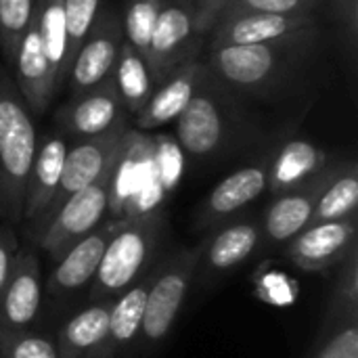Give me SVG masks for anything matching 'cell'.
<instances>
[{"label": "cell", "mask_w": 358, "mask_h": 358, "mask_svg": "<svg viewBox=\"0 0 358 358\" xmlns=\"http://www.w3.org/2000/svg\"><path fill=\"white\" fill-rule=\"evenodd\" d=\"M203 55L176 67L172 73H168L151 92L145 107L136 113V124L143 130H155L159 126H166L170 122H176L178 115L189 105L201 71H203Z\"/></svg>", "instance_id": "obj_20"}, {"label": "cell", "mask_w": 358, "mask_h": 358, "mask_svg": "<svg viewBox=\"0 0 358 358\" xmlns=\"http://www.w3.org/2000/svg\"><path fill=\"white\" fill-rule=\"evenodd\" d=\"M331 34L321 19L296 34L203 52L210 71L260 109L296 126L329 76Z\"/></svg>", "instance_id": "obj_1"}, {"label": "cell", "mask_w": 358, "mask_h": 358, "mask_svg": "<svg viewBox=\"0 0 358 358\" xmlns=\"http://www.w3.org/2000/svg\"><path fill=\"white\" fill-rule=\"evenodd\" d=\"M357 210L358 166L355 159H342L317 201L310 224H319L327 220H342V218L358 214Z\"/></svg>", "instance_id": "obj_26"}, {"label": "cell", "mask_w": 358, "mask_h": 358, "mask_svg": "<svg viewBox=\"0 0 358 358\" xmlns=\"http://www.w3.org/2000/svg\"><path fill=\"white\" fill-rule=\"evenodd\" d=\"M271 149V147H268ZM268 149L254 162L224 176L197 206L193 229L210 233L216 227L241 216L268 187Z\"/></svg>", "instance_id": "obj_10"}, {"label": "cell", "mask_w": 358, "mask_h": 358, "mask_svg": "<svg viewBox=\"0 0 358 358\" xmlns=\"http://www.w3.org/2000/svg\"><path fill=\"white\" fill-rule=\"evenodd\" d=\"M180 4H185L199 23H203L206 27H214V23L218 21V17L227 10V6L231 4V0H178Z\"/></svg>", "instance_id": "obj_36"}, {"label": "cell", "mask_w": 358, "mask_h": 358, "mask_svg": "<svg viewBox=\"0 0 358 358\" xmlns=\"http://www.w3.org/2000/svg\"><path fill=\"white\" fill-rule=\"evenodd\" d=\"M67 147L69 143L61 132L46 134L42 141H38L36 155H34V162L27 174V185H25L23 220H21L25 229L31 227L50 203L55 189L59 185V178H61Z\"/></svg>", "instance_id": "obj_21"}, {"label": "cell", "mask_w": 358, "mask_h": 358, "mask_svg": "<svg viewBox=\"0 0 358 358\" xmlns=\"http://www.w3.org/2000/svg\"><path fill=\"white\" fill-rule=\"evenodd\" d=\"M166 227L168 222L162 210L124 218L101 258L99 271L86 292V302H113L151 273Z\"/></svg>", "instance_id": "obj_4"}, {"label": "cell", "mask_w": 358, "mask_h": 358, "mask_svg": "<svg viewBox=\"0 0 358 358\" xmlns=\"http://www.w3.org/2000/svg\"><path fill=\"white\" fill-rule=\"evenodd\" d=\"M0 358H59L57 344L48 336L0 327Z\"/></svg>", "instance_id": "obj_32"}, {"label": "cell", "mask_w": 358, "mask_h": 358, "mask_svg": "<svg viewBox=\"0 0 358 358\" xmlns=\"http://www.w3.org/2000/svg\"><path fill=\"white\" fill-rule=\"evenodd\" d=\"M38 132L34 115L21 96L13 71L0 67V218L19 227L27 174L36 155Z\"/></svg>", "instance_id": "obj_3"}, {"label": "cell", "mask_w": 358, "mask_h": 358, "mask_svg": "<svg viewBox=\"0 0 358 358\" xmlns=\"http://www.w3.org/2000/svg\"><path fill=\"white\" fill-rule=\"evenodd\" d=\"M358 214L310 224L283 245L285 258L306 273H323L340 266L357 248Z\"/></svg>", "instance_id": "obj_13"}, {"label": "cell", "mask_w": 358, "mask_h": 358, "mask_svg": "<svg viewBox=\"0 0 358 358\" xmlns=\"http://www.w3.org/2000/svg\"><path fill=\"white\" fill-rule=\"evenodd\" d=\"M321 19H325V13L277 15V13H260V10H229L222 13L214 23L208 36L206 50L220 48V46H250V44L271 42L296 34Z\"/></svg>", "instance_id": "obj_16"}, {"label": "cell", "mask_w": 358, "mask_h": 358, "mask_svg": "<svg viewBox=\"0 0 358 358\" xmlns=\"http://www.w3.org/2000/svg\"><path fill=\"white\" fill-rule=\"evenodd\" d=\"M323 13L327 25L336 29L342 50L355 65L358 46V0H323Z\"/></svg>", "instance_id": "obj_31"}, {"label": "cell", "mask_w": 358, "mask_h": 358, "mask_svg": "<svg viewBox=\"0 0 358 358\" xmlns=\"http://www.w3.org/2000/svg\"><path fill=\"white\" fill-rule=\"evenodd\" d=\"M36 0H0V55L4 67L13 69L17 48L34 17Z\"/></svg>", "instance_id": "obj_29"}, {"label": "cell", "mask_w": 358, "mask_h": 358, "mask_svg": "<svg viewBox=\"0 0 358 358\" xmlns=\"http://www.w3.org/2000/svg\"><path fill=\"white\" fill-rule=\"evenodd\" d=\"M122 159L124 157L109 164L94 182L73 193L40 231L34 245L40 248L50 258V262H59L71 245H76L84 235L103 222L111 201L113 178Z\"/></svg>", "instance_id": "obj_7"}, {"label": "cell", "mask_w": 358, "mask_h": 358, "mask_svg": "<svg viewBox=\"0 0 358 358\" xmlns=\"http://www.w3.org/2000/svg\"><path fill=\"white\" fill-rule=\"evenodd\" d=\"M55 117L59 132L71 143L107 134L115 126L128 122L111 76L94 88L73 94L65 105H61Z\"/></svg>", "instance_id": "obj_14"}, {"label": "cell", "mask_w": 358, "mask_h": 358, "mask_svg": "<svg viewBox=\"0 0 358 358\" xmlns=\"http://www.w3.org/2000/svg\"><path fill=\"white\" fill-rule=\"evenodd\" d=\"M151 273H147L141 281H136L130 289H126L120 298L113 300L101 358H120L138 346Z\"/></svg>", "instance_id": "obj_23"}, {"label": "cell", "mask_w": 358, "mask_h": 358, "mask_svg": "<svg viewBox=\"0 0 358 358\" xmlns=\"http://www.w3.org/2000/svg\"><path fill=\"white\" fill-rule=\"evenodd\" d=\"M111 82L124 103V109L132 115H136L145 107L155 88V78L149 69L147 59L138 55L126 40H122L120 44L111 69Z\"/></svg>", "instance_id": "obj_24"}, {"label": "cell", "mask_w": 358, "mask_h": 358, "mask_svg": "<svg viewBox=\"0 0 358 358\" xmlns=\"http://www.w3.org/2000/svg\"><path fill=\"white\" fill-rule=\"evenodd\" d=\"M164 0H124L122 4V31L124 40L138 52L147 55L151 34L155 29Z\"/></svg>", "instance_id": "obj_28"}, {"label": "cell", "mask_w": 358, "mask_h": 358, "mask_svg": "<svg viewBox=\"0 0 358 358\" xmlns=\"http://www.w3.org/2000/svg\"><path fill=\"white\" fill-rule=\"evenodd\" d=\"M229 10H260L277 15H313L323 13V0H231Z\"/></svg>", "instance_id": "obj_34"}, {"label": "cell", "mask_w": 358, "mask_h": 358, "mask_svg": "<svg viewBox=\"0 0 358 358\" xmlns=\"http://www.w3.org/2000/svg\"><path fill=\"white\" fill-rule=\"evenodd\" d=\"M34 19H36L38 31H40V40L44 44L48 65L55 76L57 90H61L67 80V71H69L67 23H65L63 0H36Z\"/></svg>", "instance_id": "obj_25"}, {"label": "cell", "mask_w": 358, "mask_h": 358, "mask_svg": "<svg viewBox=\"0 0 358 358\" xmlns=\"http://www.w3.org/2000/svg\"><path fill=\"white\" fill-rule=\"evenodd\" d=\"M340 162L342 159H338L334 166L313 176L310 180L302 182L300 187H294L273 197L271 206L260 218V224H262L260 250H273V248L285 245L289 239H294L300 231H304L310 224L317 201L323 189L327 187V182L331 180Z\"/></svg>", "instance_id": "obj_15"}, {"label": "cell", "mask_w": 358, "mask_h": 358, "mask_svg": "<svg viewBox=\"0 0 358 358\" xmlns=\"http://www.w3.org/2000/svg\"><path fill=\"white\" fill-rule=\"evenodd\" d=\"M306 358H358V317L321 323Z\"/></svg>", "instance_id": "obj_27"}, {"label": "cell", "mask_w": 358, "mask_h": 358, "mask_svg": "<svg viewBox=\"0 0 358 358\" xmlns=\"http://www.w3.org/2000/svg\"><path fill=\"white\" fill-rule=\"evenodd\" d=\"M262 248V224L256 216H237L201 239V256L195 271V281L210 287L233 271L250 262Z\"/></svg>", "instance_id": "obj_9"}, {"label": "cell", "mask_w": 358, "mask_h": 358, "mask_svg": "<svg viewBox=\"0 0 358 358\" xmlns=\"http://www.w3.org/2000/svg\"><path fill=\"white\" fill-rule=\"evenodd\" d=\"M122 40L124 31L117 8H99V15L84 40L80 42L67 71L65 84L71 96L94 88L111 76Z\"/></svg>", "instance_id": "obj_12"}, {"label": "cell", "mask_w": 358, "mask_h": 358, "mask_svg": "<svg viewBox=\"0 0 358 358\" xmlns=\"http://www.w3.org/2000/svg\"><path fill=\"white\" fill-rule=\"evenodd\" d=\"M344 317H358V245L340 264V275L334 281L323 323Z\"/></svg>", "instance_id": "obj_30"}, {"label": "cell", "mask_w": 358, "mask_h": 358, "mask_svg": "<svg viewBox=\"0 0 358 358\" xmlns=\"http://www.w3.org/2000/svg\"><path fill=\"white\" fill-rule=\"evenodd\" d=\"M275 115L260 109L203 65L199 84L176 120L182 151L199 166H216L254 151H266L283 138Z\"/></svg>", "instance_id": "obj_2"}, {"label": "cell", "mask_w": 358, "mask_h": 358, "mask_svg": "<svg viewBox=\"0 0 358 358\" xmlns=\"http://www.w3.org/2000/svg\"><path fill=\"white\" fill-rule=\"evenodd\" d=\"M338 159L336 153L317 147L313 141L306 138H279L268 149V187L266 191L275 197L285 193L302 182L310 180L313 176L321 174Z\"/></svg>", "instance_id": "obj_18"}, {"label": "cell", "mask_w": 358, "mask_h": 358, "mask_svg": "<svg viewBox=\"0 0 358 358\" xmlns=\"http://www.w3.org/2000/svg\"><path fill=\"white\" fill-rule=\"evenodd\" d=\"M10 71H13L15 84H17L21 96L25 99L31 115L34 117L42 115L48 109V105L55 101L59 90H57L55 76L48 65L44 44L40 40V31H38L34 17H31L29 27L17 48V57H15Z\"/></svg>", "instance_id": "obj_19"}, {"label": "cell", "mask_w": 358, "mask_h": 358, "mask_svg": "<svg viewBox=\"0 0 358 358\" xmlns=\"http://www.w3.org/2000/svg\"><path fill=\"white\" fill-rule=\"evenodd\" d=\"M113 302H86L73 313L55 340L59 358H101Z\"/></svg>", "instance_id": "obj_22"}, {"label": "cell", "mask_w": 358, "mask_h": 358, "mask_svg": "<svg viewBox=\"0 0 358 358\" xmlns=\"http://www.w3.org/2000/svg\"><path fill=\"white\" fill-rule=\"evenodd\" d=\"M201 256V241L195 248H180L153 266L147 292L138 350L153 352L170 336L185 300L195 283V271Z\"/></svg>", "instance_id": "obj_5"}, {"label": "cell", "mask_w": 358, "mask_h": 358, "mask_svg": "<svg viewBox=\"0 0 358 358\" xmlns=\"http://www.w3.org/2000/svg\"><path fill=\"white\" fill-rule=\"evenodd\" d=\"M210 27L178 0H164L155 29L147 48V63L155 78V86L176 67L203 55L208 46Z\"/></svg>", "instance_id": "obj_8"}, {"label": "cell", "mask_w": 358, "mask_h": 358, "mask_svg": "<svg viewBox=\"0 0 358 358\" xmlns=\"http://www.w3.org/2000/svg\"><path fill=\"white\" fill-rule=\"evenodd\" d=\"M17 252H19V239H17L15 227L6 222L0 224V294L10 277Z\"/></svg>", "instance_id": "obj_35"}, {"label": "cell", "mask_w": 358, "mask_h": 358, "mask_svg": "<svg viewBox=\"0 0 358 358\" xmlns=\"http://www.w3.org/2000/svg\"><path fill=\"white\" fill-rule=\"evenodd\" d=\"M128 143H130V130H128V122H124V124L115 126L113 130H109L107 134H101L94 138H84V141H73L67 147L61 178H59V185L55 189L50 203L40 214V218L31 227L25 229L27 241H31V245L38 239L40 231L46 227V222L52 218V214L73 193H78L84 187H88L90 182H94L107 170L109 164L124 157Z\"/></svg>", "instance_id": "obj_6"}, {"label": "cell", "mask_w": 358, "mask_h": 358, "mask_svg": "<svg viewBox=\"0 0 358 358\" xmlns=\"http://www.w3.org/2000/svg\"><path fill=\"white\" fill-rule=\"evenodd\" d=\"M122 220H103L96 229L84 235L76 245H71L55 268L46 283V296L52 306H69L82 294L88 292L101 258L111 241V237L120 231Z\"/></svg>", "instance_id": "obj_11"}, {"label": "cell", "mask_w": 358, "mask_h": 358, "mask_svg": "<svg viewBox=\"0 0 358 358\" xmlns=\"http://www.w3.org/2000/svg\"><path fill=\"white\" fill-rule=\"evenodd\" d=\"M63 6L67 23V61L71 65V59L80 42L84 40V36L88 34L99 15L101 0H63Z\"/></svg>", "instance_id": "obj_33"}, {"label": "cell", "mask_w": 358, "mask_h": 358, "mask_svg": "<svg viewBox=\"0 0 358 358\" xmlns=\"http://www.w3.org/2000/svg\"><path fill=\"white\" fill-rule=\"evenodd\" d=\"M44 302L40 260L31 248H19L10 277L0 294V327L27 331Z\"/></svg>", "instance_id": "obj_17"}]
</instances>
